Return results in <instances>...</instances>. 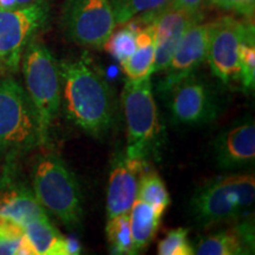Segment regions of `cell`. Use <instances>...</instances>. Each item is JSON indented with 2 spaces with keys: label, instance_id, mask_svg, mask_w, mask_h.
<instances>
[{
  "label": "cell",
  "instance_id": "f1b7e54d",
  "mask_svg": "<svg viewBox=\"0 0 255 255\" xmlns=\"http://www.w3.org/2000/svg\"><path fill=\"white\" fill-rule=\"evenodd\" d=\"M37 0H0V11H11L26 7Z\"/></svg>",
  "mask_w": 255,
  "mask_h": 255
},
{
  "label": "cell",
  "instance_id": "ffe728a7",
  "mask_svg": "<svg viewBox=\"0 0 255 255\" xmlns=\"http://www.w3.org/2000/svg\"><path fill=\"white\" fill-rule=\"evenodd\" d=\"M170 0H110L117 25H124L142 15L141 23L154 21Z\"/></svg>",
  "mask_w": 255,
  "mask_h": 255
},
{
  "label": "cell",
  "instance_id": "603a6c76",
  "mask_svg": "<svg viewBox=\"0 0 255 255\" xmlns=\"http://www.w3.org/2000/svg\"><path fill=\"white\" fill-rule=\"evenodd\" d=\"M124 25L126 26L111 33L103 46L120 63L124 62L135 52L137 47V32L142 28L137 24L127 23Z\"/></svg>",
  "mask_w": 255,
  "mask_h": 255
},
{
  "label": "cell",
  "instance_id": "7c38bea8",
  "mask_svg": "<svg viewBox=\"0 0 255 255\" xmlns=\"http://www.w3.org/2000/svg\"><path fill=\"white\" fill-rule=\"evenodd\" d=\"M216 164L223 170H235L253 164L255 159V126L247 120L225 130L214 142Z\"/></svg>",
  "mask_w": 255,
  "mask_h": 255
},
{
  "label": "cell",
  "instance_id": "8992f818",
  "mask_svg": "<svg viewBox=\"0 0 255 255\" xmlns=\"http://www.w3.org/2000/svg\"><path fill=\"white\" fill-rule=\"evenodd\" d=\"M122 107L128 131L127 156L144 159L159 129L150 77L128 79L122 91Z\"/></svg>",
  "mask_w": 255,
  "mask_h": 255
},
{
  "label": "cell",
  "instance_id": "4dcf8cb0",
  "mask_svg": "<svg viewBox=\"0 0 255 255\" xmlns=\"http://www.w3.org/2000/svg\"><path fill=\"white\" fill-rule=\"evenodd\" d=\"M66 251L68 255H76L81 253V245L73 238H66Z\"/></svg>",
  "mask_w": 255,
  "mask_h": 255
},
{
  "label": "cell",
  "instance_id": "3957f363",
  "mask_svg": "<svg viewBox=\"0 0 255 255\" xmlns=\"http://www.w3.org/2000/svg\"><path fill=\"white\" fill-rule=\"evenodd\" d=\"M33 195L45 212L68 228H76L83 219V197L78 181L65 162L55 154L38 158L33 170Z\"/></svg>",
  "mask_w": 255,
  "mask_h": 255
},
{
  "label": "cell",
  "instance_id": "ac0fdd59",
  "mask_svg": "<svg viewBox=\"0 0 255 255\" xmlns=\"http://www.w3.org/2000/svg\"><path fill=\"white\" fill-rule=\"evenodd\" d=\"M24 229L34 255H68L66 238L60 234L47 216L26 223Z\"/></svg>",
  "mask_w": 255,
  "mask_h": 255
},
{
  "label": "cell",
  "instance_id": "484cf974",
  "mask_svg": "<svg viewBox=\"0 0 255 255\" xmlns=\"http://www.w3.org/2000/svg\"><path fill=\"white\" fill-rule=\"evenodd\" d=\"M157 253L159 255H191L194 247L188 239V229H173L158 242Z\"/></svg>",
  "mask_w": 255,
  "mask_h": 255
},
{
  "label": "cell",
  "instance_id": "6da1fadb",
  "mask_svg": "<svg viewBox=\"0 0 255 255\" xmlns=\"http://www.w3.org/2000/svg\"><path fill=\"white\" fill-rule=\"evenodd\" d=\"M62 102L66 116L89 135L101 137L113 122L108 84L84 59L58 62Z\"/></svg>",
  "mask_w": 255,
  "mask_h": 255
},
{
  "label": "cell",
  "instance_id": "4fadbf2b",
  "mask_svg": "<svg viewBox=\"0 0 255 255\" xmlns=\"http://www.w3.org/2000/svg\"><path fill=\"white\" fill-rule=\"evenodd\" d=\"M144 159L120 157L111 169L107 195L108 219L129 213L137 199Z\"/></svg>",
  "mask_w": 255,
  "mask_h": 255
},
{
  "label": "cell",
  "instance_id": "d6986e66",
  "mask_svg": "<svg viewBox=\"0 0 255 255\" xmlns=\"http://www.w3.org/2000/svg\"><path fill=\"white\" fill-rule=\"evenodd\" d=\"M130 229L135 254L145 250L155 239L162 215L149 206L148 203L136 199L129 212Z\"/></svg>",
  "mask_w": 255,
  "mask_h": 255
},
{
  "label": "cell",
  "instance_id": "5b68a950",
  "mask_svg": "<svg viewBox=\"0 0 255 255\" xmlns=\"http://www.w3.org/2000/svg\"><path fill=\"white\" fill-rule=\"evenodd\" d=\"M39 145V126L27 92L11 76L0 77V150Z\"/></svg>",
  "mask_w": 255,
  "mask_h": 255
},
{
  "label": "cell",
  "instance_id": "4316f807",
  "mask_svg": "<svg viewBox=\"0 0 255 255\" xmlns=\"http://www.w3.org/2000/svg\"><path fill=\"white\" fill-rule=\"evenodd\" d=\"M203 2L205 0H170L165 7L180 9V11L189 12V13H199Z\"/></svg>",
  "mask_w": 255,
  "mask_h": 255
},
{
  "label": "cell",
  "instance_id": "f546056e",
  "mask_svg": "<svg viewBox=\"0 0 255 255\" xmlns=\"http://www.w3.org/2000/svg\"><path fill=\"white\" fill-rule=\"evenodd\" d=\"M207 4L210 6H214L220 9H226V11H234L235 12V4L234 0H205Z\"/></svg>",
  "mask_w": 255,
  "mask_h": 255
},
{
  "label": "cell",
  "instance_id": "83f0119b",
  "mask_svg": "<svg viewBox=\"0 0 255 255\" xmlns=\"http://www.w3.org/2000/svg\"><path fill=\"white\" fill-rule=\"evenodd\" d=\"M235 12L244 15L247 20H253L255 11V0H234Z\"/></svg>",
  "mask_w": 255,
  "mask_h": 255
},
{
  "label": "cell",
  "instance_id": "e0dca14e",
  "mask_svg": "<svg viewBox=\"0 0 255 255\" xmlns=\"http://www.w3.org/2000/svg\"><path fill=\"white\" fill-rule=\"evenodd\" d=\"M0 216L25 226L36 219L46 218V212L33 193L25 188L0 191Z\"/></svg>",
  "mask_w": 255,
  "mask_h": 255
},
{
  "label": "cell",
  "instance_id": "9a60e30c",
  "mask_svg": "<svg viewBox=\"0 0 255 255\" xmlns=\"http://www.w3.org/2000/svg\"><path fill=\"white\" fill-rule=\"evenodd\" d=\"M254 248L253 223L245 221L233 228L202 239L194 254L199 255H240L250 254Z\"/></svg>",
  "mask_w": 255,
  "mask_h": 255
},
{
  "label": "cell",
  "instance_id": "7a4b0ae2",
  "mask_svg": "<svg viewBox=\"0 0 255 255\" xmlns=\"http://www.w3.org/2000/svg\"><path fill=\"white\" fill-rule=\"evenodd\" d=\"M25 90L33 104L39 126V145L49 139L50 129L62 104L58 62L43 43L33 38L21 57Z\"/></svg>",
  "mask_w": 255,
  "mask_h": 255
},
{
  "label": "cell",
  "instance_id": "30bf717a",
  "mask_svg": "<svg viewBox=\"0 0 255 255\" xmlns=\"http://www.w3.org/2000/svg\"><path fill=\"white\" fill-rule=\"evenodd\" d=\"M167 92L174 122L197 126L212 122L218 116L219 102L215 92L194 73L177 82Z\"/></svg>",
  "mask_w": 255,
  "mask_h": 255
},
{
  "label": "cell",
  "instance_id": "5bb4252c",
  "mask_svg": "<svg viewBox=\"0 0 255 255\" xmlns=\"http://www.w3.org/2000/svg\"><path fill=\"white\" fill-rule=\"evenodd\" d=\"M202 20V14L164 7L154 19L155 63L154 72L165 71L181 37L190 25Z\"/></svg>",
  "mask_w": 255,
  "mask_h": 255
},
{
  "label": "cell",
  "instance_id": "cb8c5ba5",
  "mask_svg": "<svg viewBox=\"0 0 255 255\" xmlns=\"http://www.w3.org/2000/svg\"><path fill=\"white\" fill-rule=\"evenodd\" d=\"M108 240L113 250L119 254H135L130 229L129 213L119 214L108 219Z\"/></svg>",
  "mask_w": 255,
  "mask_h": 255
},
{
  "label": "cell",
  "instance_id": "2e32d148",
  "mask_svg": "<svg viewBox=\"0 0 255 255\" xmlns=\"http://www.w3.org/2000/svg\"><path fill=\"white\" fill-rule=\"evenodd\" d=\"M137 47L129 58L121 63L128 79L138 81L150 77L154 73L155 63V24L154 21L144 25L137 32Z\"/></svg>",
  "mask_w": 255,
  "mask_h": 255
},
{
  "label": "cell",
  "instance_id": "52a82bcc",
  "mask_svg": "<svg viewBox=\"0 0 255 255\" xmlns=\"http://www.w3.org/2000/svg\"><path fill=\"white\" fill-rule=\"evenodd\" d=\"M50 4L37 0L26 7L0 11V77L17 72L27 44L47 24Z\"/></svg>",
  "mask_w": 255,
  "mask_h": 255
},
{
  "label": "cell",
  "instance_id": "d4e9b609",
  "mask_svg": "<svg viewBox=\"0 0 255 255\" xmlns=\"http://www.w3.org/2000/svg\"><path fill=\"white\" fill-rule=\"evenodd\" d=\"M240 82L244 87L253 90L255 84V41L254 25L252 24L245 34L240 47Z\"/></svg>",
  "mask_w": 255,
  "mask_h": 255
},
{
  "label": "cell",
  "instance_id": "8fae6325",
  "mask_svg": "<svg viewBox=\"0 0 255 255\" xmlns=\"http://www.w3.org/2000/svg\"><path fill=\"white\" fill-rule=\"evenodd\" d=\"M208 38L209 23H202L200 20L187 28L165 69L167 75L161 90L168 91L177 82L195 72L207 58Z\"/></svg>",
  "mask_w": 255,
  "mask_h": 255
},
{
  "label": "cell",
  "instance_id": "277c9868",
  "mask_svg": "<svg viewBox=\"0 0 255 255\" xmlns=\"http://www.w3.org/2000/svg\"><path fill=\"white\" fill-rule=\"evenodd\" d=\"M255 199V178L251 174H233L203 184L190 201L191 214L201 227L237 221L250 213Z\"/></svg>",
  "mask_w": 255,
  "mask_h": 255
},
{
  "label": "cell",
  "instance_id": "44dd1931",
  "mask_svg": "<svg viewBox=\"0 0 255 255\" xmlns=\"http://www.w3.org/2000/svg\"><path fill=\"white\" fill-rule=\"evenodd\" d=\"M0 255H34L24 226L0 216Z\"/></svg>",
  "mask_w": 255,
  "mask_h": 255
},
{
  "label": "cell",
  "instance_id": "ba28073f",
  "mask_svg": "<svg viewBox=\"0 0 255 255\" xmlns=\"http://www.w3.org/2000/svg\"><path fill=\"white\" fill-rule=\"evenodd\" d=\"M60 23L70 40L92 49L103 47L117 26L110 0H65Z\"/></svg>",
  "mask_w": 255,
  "mask_h": 255
},
{
  "label": "cell",
  "instance_id": "7402d4cb",
  "mask_svg": "<svg viewBox=\"0 0 255 255\" xmlns=\"http://www.w3.org/2000/svg\"><path fill=\"white\" fill-rule=\"evenodd\" d=\"M137 199L151 206L159 215H163L170 205L167 187L156 171L142 174L138 183Z\"/></svg>",
  "mask_w": 255,
  "mask_h": 255
},
{
  "label": "cell",
  "instance_id": "9c48e42d",
  "mask_svg": "<svg viewBox=\"0 0 255 255\" xmlns=\"http://www.w3.org/2000/svg\"><path fill=\"white\" fill-rule=\"evenodd\" d=\"M252 20L223 15L209 23L207 60L212 71L225 83L240 82V47Z\"/></svg>",
  "mask_w": 255,
  "mask_h": 255
}]
</instances>
